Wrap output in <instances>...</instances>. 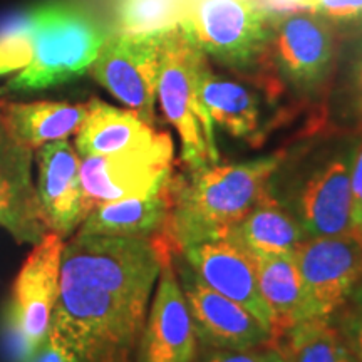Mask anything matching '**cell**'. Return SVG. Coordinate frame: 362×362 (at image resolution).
<instances>
[{
    "label": "cell",
    "mask_w": 362,
    "mask_h": 362,
    "mask_svg": "<svg viewBox=\"0 0 362 362\" xmlns=\"http://www.w3.org/2000/svg\"><path fill=\"white\" fill-rule=\"evenodd\" d=\"M180 27L203 54L242 67L269 47L272 19L255 0H192Z\"/></svg>",
    "instance_id": "5"
},
{
    "label": "cell",
    "mask_w": 362,
    "mask_h": 362,
    "mask_svg": "<svg viewBox=\"0 0 362 362\" xmlns=\"http://www.w3.org/2000/svg\"><path fill=\"white\" fill-rule=\"evenodd\" d=\"M27 362H76L74 357L66 346L59 341L56 334L49 330V336L42 342V346L35 351V354Z\"/></svg>",
    "instance_id": "28"
},
{
    "label": "cell",
    "mask_w": 362,
    "mask_h": 362,
    "mask_svg": "<svg viewBox=\"0 0 362 362\" xmlns=\"http://www.w3.org/2000/svg\"><path fill=\"white\" fill-rule=\"evenodd\" d=\"M173 168V139L158 133L149 144L81 161V185L90 211L104 202L143 198L165 187Z\"/></svg>",
    "instance_id": "6"
},
{
    "label": "cell",
    "mask_w": 362,
    "mask_h": 362,
    "mask_svg": "<svg viewBox=\"0 0 362 362\" xmlns=\"http://www.w3.org/2000/svg\"><path fill=\"white\" fill-rule=\"evenodd\" d=\"M356 351H357V361L362 362V324L357 327L356 334Z\"/></svg>",
    "instance_id": "32"
},
{
    "label": "cell",
    "mask_w": 362,
    "mask_h": 362,
    "mask_svg": "<svg viewBox=\"0 0 362 362\" xmlns=\"http://www.w3.org/2000/svg\"><path fill=\"white\" fill-rule=\"evenodd\" d=\"M0 226L19 243L37 245L49 233L33 180V149L0 121Z\"/></svg>",
    "instance_id": "13"
},
{
    "label": "cell",
    "mask_w": 362,
    "mask_h": 362,
    "mask_svg": "<svg viewBox=\"0 0 362 362\" xmlns=\"http://www.w3.org/2000/svg\"><path fill=\"white\" fill-rule=\"evenodd\" d=\"M171 259L173 253L163 259L160 282L139 337V362H193L197 357L198 337Z\"/></svg>",
    "instance_id": "10"
},
{
    "label": "cell",
    "mask_w": 362,
    "mask_h": 362,
    "mask_svg": "<svg viewBox=\"0 0 362 362\" xmlns=\"http://www.w3.org/2000/svg\"><path fill=\"white\" fill-rule=\"evenodd\" d=\"M309 238L296 216L284 210L274 198L267 197L250 214L228 230L225 242L233 243L252 257L293 253Z\"/></svg>",
    "instance_id": "20"
},
{
    "label": "cell",
    "mask_w": 362,
    "mask_h": 362,
    "mask_svg": "<svg viewBox=\"0 0 362 362\" xmlns=\"http://www.w3.org/2000/svg\"><path fill=\"white\" fill-rule=\"evenodd\" d=\"M170 211L171 180L148 197L99 203L81 223L79 233L153 240L165 235Z\"/></svg>",
    "instance_id": "17"
},
{
    "label": "cell",
    "mask_w": 362,
    "mask_h": 362,
    "mask_svg": "<svg viewBox=\"0 0 362 362\" xmlns=\"http://www.w3.org/2000/svg\"><path fill=\"white\" fill-rule=\"evenodd\" d=\"M86 112L88 104L13 103L0 99V121L17 141L30 149L78 133Z\"/></svg>",
    "instance_id": "19"
},
{
    "label": "cell",
    "mask_w": 362,
    "mask_h": 362,
    "mask_svg": "<svg viewBox=\"0 0 362 362\" xmlns=\"http://www.w3.org/2000/svg\"><path fill=\"white\" fill-rule=\"evenodd\" d=\"M265 354L267 349H259V347L245 351L218 349L211 352L203 362H265Z\"/></svg>",
    "instance_id": "29"
},
{
    "label": "cell",
    "mask_w": 362,
    "mask_h": 362,
    "mask_svg": "<svg viewBox=\"0 0 362 362\" xmlns=\"http://www.w3.org/2000/svg\"><path fill=\"white\" fill-rule=\"evenodd\" d=\"M354 88L357 94V101H359L362 107V57L357 61L356 69H354Z\"/></svg>",
    "instance_id": "30"
},
{
    "label": "cell",
    "mask_w": 362,
    "mask_h": 362,
    "mask_svg": "<svg viewBox=\"0 0 362 362\" xmlns=\"http://www.w3.org/2000/svg\"><path fill=\"white\" fill-rule=\"evenodd\" d=\"M192 0H117L116 33L155 34L175 29Z\"/></svg>",
    "instance_id": "24"
},
{
    "label": "cell",
    "mask_w": 362,
    "mask_h": 362,
    "mask_svg": "<svg viewBox=\"0 0 362 362\" xmlns=\"http://www.w3.org/2000/svg\"><path fill=\"white\" fill-rule=\"evenodd\" d=\"M197 90L211 123L235 138L245 139L257 133L260 116L257 98L242 84L216 76L206 61L198 72Z\"/></svg>",
    "instance_id": "22"
},
{
    "label": "cell",
    "mask_w": 362,
    "mask_h": 362,
    "mask_svg": "<svg viewBox=\"0 0 362 362\" xmlns=\"http://www.w3.org/2000/svg\"><path fill=\"white\" fill-rule=\"evenodd\" d=\"M168 253L155 238L78 233L64 243L51 330L76 362H128Z\"/></svg>",
    "instance_id": "1"
},
{
    "label": "cell",
    "mask_w": 362,
    "mask_h": 362,
    "mask_svg": "<svg viewBox=\"0 0 362 362\" xmlns=\"http://www.w3.org/2000/svg\"><path fill=\"white\" fill-rule=\"evenodd\" d=\"M33 17L30 11L0 25V76L22 71L33 59Z\"/></svg>",
    "instance_id": "25"
},
{
    "label": "cell",
    "mask_w": 362,
    "mask_h": 362,
    "mask_svg": "<svg viewBox=\"0 0 362 362\" xmlns=\"http://www.w3.org/2000/svg\"><path fill=\"white\" fill-rule=\"evenodd\" d=\"M33 59L8 81L2 93L37 90L67 83L89 71L110 33L88 11L69 2H52L30 11Z\"/></svg>",
    "instance_id": "3"
},
{
    "label": "cell",
    "mask_w": 362,
    "mask_h": 362,
    "mask_svg": "<svg viewBox=\"0 0 362 362\" xmlns=\"http://www.w3.org/2000/svg\"><path fill=\"white\" fill-rule=\"evenodd\" d=\"M64 238L49 232L34 245L17 275L8 314L17 357L27 362L51 330L59 292V272Z\"/></svg>",
    "instance_id": "8"
},
{
    "label": "cell",
    "mask_w": 362,
    "mask_h": 362,
    "mask_svg": "<svg viewBox=\"0 0 362 362\" xmlns=\"http://www.w3.org/2000/svg\"><path fill=\"white\" fill-rule=\"evenodd\" d=\"M275 64L297 86L324 79L332 61V35L315 13H291L272 25L269 39Z\"/></svg>",
    "instance_id": "15"
},
{
    "label": "cell",
    "mask_w": 362,
    "mask_h": 362,
    "mask_svg": "<svg viewBox=\"0 0 362 362\" xmlns=\"http://www.w3.org/2000/svg\"><path fill=\"white\" fill-rule=\"evenodd\" d=\"M300 223L309 237H336L354 230L347 161H330L307 181L300 197Z\"/></svg>",
    "instance_id": "16"
},
{
    "label": "cell",
    "mask_w": 362,
    "mask_h": 362,
    "mask_svg": "<svg viewBox=\"0 0 362 362\" xmlns=\"http://www.w3.org/2000/svg\"><path fill=\"white\" fill-rule=\"evenodd\" d=\"M282 153L237 165H211L192 181L171 178V211L163 237L175 252L223 240L228 230L269 197V181Z\"/></svg>",
    "instance_id": "2"
},
{
    "label": "cell",
    "mask_w": 362,
    "mask_h": 362,
    "mask_svg": "<svg viewBox=\"0 0 362 362\" xmlns=\"http://www.w3.org/2000/svg\"><path fill=\"white\" fill-rule=\"evenodd\" d=\"M156 136L153 124L136 111L90 99L83 124L76 133V148L81 158L112 155L149 144Z\"/></svg>",
    "instance_id": "18"
},
{
    "label": "cell",
    "mask_w": 362,
    "mask_h": 362,
    "mask_svg": "<svg viewBox=\"0 0 362 362\" xmlns=\"http://www.w3.org/2000/svg\"><path fill=\"white\" fill-rule=\"evenodd\" d=\"M351 197H352V225L362 232V146L357 151L351 166Z\"/></svg>",
    "instance_id": "27"
},
{
    "label": "cell",
    "mask_w": 362,
    "mask_h": 362,
    "mask_svg": "<svg viewBox=\"0 0 362 362\" xmlns=\"http://www.w3.org/2000/svg\"><path fill=\"white\" fill-rule=\"evenodd\" d=\"M205 54L187 37L181 27L163 33L158 99L181 143V160L192 173L220 160L214 123L198 98L197 81Z\"/></svg>",
    "instance_id": "4"
},
{
    "label": "cell",
    "mask_w": 362,
    "mask_h": 362,
    "mask_svg": "<svg viewBox=\"0 0 362 362\" xmlns=\"http://www.w3.org/2000/svg\"><path fill=\"white\" fill-rule=\"evenodd\" d=\"M257 277L260 293L272 315V342L293 325L307 320L305 297L293 253L259 255Z\"/></svg>",
    "instance_id": "21"
},
{
    "label": "cell",
    "mask_w": 362,
    "mask_h": 362,
    "mask_svg": "<svg viewBox=\"0 0 362 362\" xmlns=\"http://www.w3.org/2000/svg\"><path fill=\"white\" fill-rule=\"evenodd\" d=\"M307 319H327L362 279V232L309 237L293 252Z\"/></svg>",
    "instance_id": "9"
},
{
    "label": "cell",
    "mask_w": 362,
    "mask_h": 362,
    "mask_svg": "<svg viewBox=\"0 0 362 362\" xmlns=\"http://www.w3.org/2000/svg\"><path fill=\"white\" fill-rule=\"evenodd\" d=\"M280 347L288 362H356L327 319L302 320L284 334Z\"/></svg>",
    "instance_id": "23"
},
{
    "label": "cell",
    "mask_w": 362,
    "mask_h": 362,
    "mask_svg": "<svg viewBox=\"0 0 362 362\" xmlns=\"http://www.w3.org/2000/svg\"><path fill=\"white\" fill-rule=\"evenodd\" d=\"M37 198L49 232L67 238L79 228L89 210L81 185V160L67 139L37 148Z\"/></svg>",
    "instance_id": "11"
},
{
    "label": "cell",
    "mask_w": 362,
    "mask_h": 362,
    "mask_svg": "<svg viewBox=\"0 0 362 362\" xmlns=\"http://www.w3.org/2000/svg\"><path fill=\"white\" fill-rule=\"evenodd\" d=\"M265 362H288V361L282 352V349L277 346H274V347H269V349H267Z\"/></svg>",
    "instance_id": "31"
},
{
    "label": "cell",
    "mask_w": 362,
    "mask_h": 362,
    "mask_svg": "<svg viewBox=\"0 0 362 362\" xmlns=\"http://www.w3.org/2000/svg\"><path fill=\"white\" fill-rule=\"evenodd\" d=\"M183 292L197 337L206 346L245 351L272 342V332L250 310L215 292L193 272L185 275Z\"/></svg>",
    "instance_id": "12"
},
{
    "label": "cell",
    "mask_w": 362,
    "mask_h": 362,
    "mask_svg": "<svg viewBox=\"0 0 362 362\" xmlns=\"http://www.w3.org/2000/svg\"><path fill=\"white\" fill-rule=\"evenodd\" d=\"M161 45L163 33H112L104 39L89 67L104 89L149 124L155 121Z\"/></svg>",
    "instance_id": "7"
},
{
    "label": "cell",
    "mask_w": 362,
    "mask_h": 362,
    "mask_svg": "<svg viewBox=\"0 0 362 362\" xmlns=\"http://www.w3.org/2000/svg\"><path fill=\"white\" fill-rule=\"evenodd\" d=\"M300 7L325 19L341 22L362 21V0H302Z\"/></svg>",
    "instance_id": "26"
},
{
    "label": "cell",
    "mask_w": 362,
    "mask_h": 362,
    "mask_svg": "<svg viewBox=\"0 0 362 362\" xmlns=\"http://www.w3.org/2000/svg\"><path fill=\"white\" fill-rule=\"evenodd\" d=\"M183 253L203 284L245 307L272 332V315L260 293L255 257L225 240L197 243Z\"/></svg>",
    "instance_id": "14"
}]
</instances>
